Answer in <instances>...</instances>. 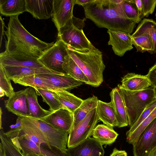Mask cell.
<instances>
[{
	"instance_id": "83f0119b",
	"label": "cell",
	"mask_w": 156,
	"mask_h": 156,
	"mask_svg": "<svg viewBox=\"0 0 156 156\" xmlns=\"http://www.w3.org/2000/svg\"><path fill=\"white\" fill-rule=\"evenodd\" d=\"M98 100L94 95L83 100L81 105L73 113L74 121L72 127L76 126L89 112L97 108Z\"/></svg>"
},
{
	"instance_id": "d590c367",
	"label": "cell",
	"mask_w": 156,
	"mask_h": 156,
	"mask_svg": "<svg viewBox=\"0 0 156 156\" xmlns=\"http://www.w3.org/2000/svg\"><path fill=\"white\" fill-rule=\"evenodd\" d=\"M122 6L128 18L136 23H138L141 21L143 17L134 4L127 2L126 0H123Z\"/></svg>"
},
{
	"instance_id": "277c9868",
	"label": "cell",
	"mask_w": 156,
	"mask_h": 156,
	"mask_svg": "<svg viewBox=\"0 0 156 156\" xmlns=\"http://www.w3.org/2000/svg\"><path fill=\"white\" fill-rule=\"evenodd\" d=\"M117 87L124 99L130 128L147 107L156 98L153 88L149 87L142 90L131 91L125 89L120 84Z\"/></svg>"
},
{
	"instance_id": "d6a6232c",
	"label": "cell",
	"mask_w": 156,
	"mask_h": 156,
	"mask_svg": "<svg viewBox=\"0 0 156 156\" xmlns=\"http://www.w3.org/2000/svg\"><path fill=\"white\" fill-rule=\"evenodd\" d=\"M132 37L133 44L137 51L141 52L147 51L151 54L154 53L153 42L150 35L145 34Z\"/></svg>"
},
{
	"instance_id": "ac0fdd59",
	"label": "cell",
	"mask_w": 156,
	"mask_h": 156,
	"mask_svg": "<svg viewBox=\"0 0 156 156\" xmlns=\"http://www.w3.org/2000/svg\"><path fill=\"white\" fill-rule=\"evenodd\" d=\"M37 75L59 90H69L84 83L75 79L66 74L46 73L37 74Z\"/></svg>"
},
{
	"instance_id": "7c38bea8",
	"label": "cell",
	"mask_w": 156,
	"mask_h": 156,
	"mask_svg": "<svg viewBox=\"0 0 156 156\" xmlns=\"http://www.w3.org/2000/svg\"><path fill=\"white\" fill-rule=\"evenodd\" d=\"M109 36L108 44L112 46L115 54L120 57L123 56L125 53L133 48L131 35L125 32L108 30Z\"/></svg>"
},
{
	"instance_id": "52a82bcc",
	"label": "cell",
	"mask_w": 156,
	"mask_h": 156,
	"mask_svg": "<svg viewBox=\"0 0 156 156\" xmlns=\"http://www.w3.org/2000/svg\"><path fill=\"white\" fill-rule=\"evenodd\" d=\"M67 47L63 41L57 38L54 44L46 50L38 60L47 68L65 74L62 65L65 57L68 55Z\"/></svg>"
},
{
	"instance_id": "bcb514c9",
	"label": "cell",
	"mask_w": 156,
	"mask_h": 156,
	"mask_svg": "<svg viewBox=\"0 0 156 156\" xmlns=\"http://www.w3.org/2000/svg\"><path fill=\"white\" fill-rule=\"evenodd\" d=\"M148 156H156V147L151 151Z\"/></svg>"
},
{
	"instance_id": "f907efd6",
	"label": "cell",
	"mask_w": 156,
	"mask_h": 156,
	"mask_svg": "<svg viewBox=\"0 0 156 156\" xmlns=\"http://www.w3.org/2000/svg\"><path fill=\"white\" fill-rule=\"evenodd\" d=\"M155 15L156 19V13H155Z\"/></svg>"
},
{
	"instance_id": "4dcf8cb0",
	"label": "cell",
	"mask_w": 156,
	"mask_h": 156,
	"mask_svg": "<svg viewBox=\"0 0 156 156\" xmlns=\"http://www.w3.org/2000/svg\"><path fill=\"white\" fill-rule=\"evenodd\" d=\"M0 138V156H23L20 150L3 130L1 131Z\"/></svg>"
},
{
	"instance_id": "5bb4252c",
	"label": "cell",
	"mask_w": 156,
	"mask_h": 156,
	"mask_svg": "<svg viewBox=\"0 0 156 156\" xmlns=\"http://www.w3.org/2000/svg\"><path fill=\"white\" fill-rule=\"evenodd\" d=\"M5 105L8 111L18 116L30 118L26 89L16 92L12 96L5 101Z\"/></svg>"
},
{
	"instance_id": "cb8c5ba5",
	"label": "cell",
	"mask_w": 156,
	"mask_h": 156,
	"mask_svg": "<svg viewBox=\"0 0 156 156\" xmlns=\"http://www.w3.org/2000/svg\"><path fill=\"white\" fill-rule=\"evenodd\" d=\"M96 109L99 120L107 126L117 127L116 114L111 102L106 103L99 100Z\"/></svg>"
},
{
	"instance_id": "74e56055",
	"label": "cell",
	"mask_w": 156,
	"mask_h": 156,
	"mask_svg": "<svg viewBox=\"0 0 156 156\" xmlns=\"http://www.w3.org/2000/svg\"><path fill=\"white\" fill-rule=\"evenodd\" d=\"M10 81L7 77L2 66L0 65V88L4 90L5 95L9 98L12 96L15 92Z\"/></svg>"
},
{
	"instance_id": "5b68a950",
	"label": "cell",
	"mask_w": 156,
	"mask_h": 156,
	"mask_svg": "<svg viewBox=\"0 0 156 156\" xmlns=\"http://www.w3.org/2000/svg\"><path fill=\"white\" fill-rule=\"evenodd\" d=\"M85 20V18L81 19L73 16L58 31V39L74 49L82 50L95 48L83 31Z\"/></svg>"
},
{
	"instance_id": "9a60e30c",
	"label": "cell",
	"mask_w": 156,
	"mask_h": 156,
	"mask_svg": "<svg viewBox=\"0 0 156 156\" xmlns=\"http://www.w3.org/2000/svg\"><path fill=\"white\" fill-rule=\"evenodd\" d=\"M67 149L70 156H104L105 153L102 145L91 137L78 145Z\"/></svg>"
},
{
	"instance_id": "8992f818",
	"label": "cell",
	"mask_w": 156,
	"mask_h": 156,
	"mask_svg": "<svg viewBox=\"0 0 156 156\" xmlns=\"http://www.w3.org/2000/svg\"><path fill=\"white\" fill-rule=\"evenodd\" d=\"M99 120L96 108L89 112L76 126L72 128L69 135L68 148L76 146L90 137Z\"/></svg>"
},
{
	"instance_id": "f1b7e54d",
	"label": "cell",
	"mask_w": 156,
	"mask_h": 156,
	"mask_svg": "<svg viewBox=\"0 0 156 156\" xmlns=\"http://www.w3.org/2000/svg\"><path fill=\"white\" fill-rule=\"evenodd\" d=\"M62 67L66 74L76 80L89 84L87 77L69 54L65 57Z\"/></svg>"
},
{
	"instance_id": "e0dca14e",
	"label": "cell",
	"mask_w": 156,
	"mask_h": 156,
	"mask_svg": "<svg viewBox=\"0 0 156 156\" xmlns=\"http://www.w3.org/2000/svg\"><path fill=\"white\" fill-rule=\"evenodd\" d=\"M0 65L2 66L7 78L13 81L34 75L46 73L63 74L50 70L45 67L34 68Z\"/></svg>"
},
{
	"instance_id": "9c48e42d",
	"label": "cell",
	"mask_w": 156,
	"mask_h": 156,
	"mask_svg": "<svg viewBox=\"0 0 156 156\" xmlns=\"http://www.w3.org/2000/svg\"><path fill=\"white\" fill-rule=\"evenodd\" d=\"M49 145L64 152H67L69 133L56 129L41 120L35 119Z\"/></svg>"
},
{
	"instance_id": "6da1fadb",
	"label": "cell",
	"mask_w": 156,
	"mask_h": 156,
	"mask_svg": "<svg viewBox=\"0 0 156 156\" xmlns=\"http://www.w3.org/2000/svg\"><path fill=\"white\" fill-rule=\"evenodd\" d=\"M123 0H93L83 7L85 18L99 28L130 34L136 23L128 18L122 8Z\"/></svg>"
},
{
	"instance_id": "f35d334b",
	"label": "cell",
	"mask_w": 156,
	"mask_h": 156,
	"mask_svg": "<svg viewBox=\"0 0 156 156\" xmlns=\"http://www.w3.org/2000/svg\"><path fill=\"white\" fill-rule=\"evenodd\" d=\"M11 130L5 132V134L10 139L18 137L20 134L22 129V121L21 117L18 116L15 125L10 126Z\"/></svg>"
},
{
	"instance_id": "44dd1931",
	"label": "cell",
	"mask_w": 156,
	"mask_h": 156,
	"mask_svg": "<svg viewBox=\"0 0 156 156\" xmlns=\"http://www.w3.org/2000/svg\"><path fill=\"white\" fill-rule=\"evenodd\" d=\"M111 102L114 108L118 122L117 127L121 128L129 125L127 110L123 98L119 88L116 87L110 93Z\"/></svg>"
},
{
	"instance_id": "484cf974",
	"label": "cell",
	"mask_w": 156,
	"mask_h": 156,
	"mask_svg": "<svg viewBox=\"0 0 156 156\" xmlns=\"http://www.w3.org/2000/svg\"><path fill=\"white\" fill-rule=\"evenodd\" d=\"M55 97L62 105V108L73 113L80 106L83 100L65 90L53 91Z\"/></svg>"
},
{
	"instance_id": "b9f144b4",
	"label": "cell",
	"mask_w": 156,
	"mask_h": 156,
	"mask_svg": "<svg viewBox=\"0 0 156 156\" xmlns=\"http://www.w3.org/2000/svg\"><path fill=\"white\" fill-rule=\"evenodd\" d=\"M126 0L128 2L134 4L140 13L142 17H144L141 0Z\"/></svg>"
},
{
	"instance_id": "7dc6e473",
	"label": "cell",
	"mask_w": 156,
	"mask_h": 156,
	"mask_svg": "<svg viewBox=\"0 0 156 156\" xmlns=\"http://www.w3.org/2000/svg\"><path fill=\"white\" fill-rule=\"evenodd\" d=\"M23 156H47L39 155L35 153H30L28 154H23Z\"/></svg>"
},
{
	"instance_id": "f6af8a7d",
	"label": "cell",
	"mask_w": 156,
	"mask_h": 156,
	"mask_svg": "<svg viewBox=\"0 0 156 156\" xmlns=\"http://www.w3.org/2000/svg\"><path fill=\"white\" fill-rule=\"evenodd\" d=\"M0 37H1V43H0V46H1L2 41L3 35H4V33H5V31L4 30V27L5 26L4 22L1 16L0 17Z\"/></svg>"
},
{
	"instance_id": "4fadbf2b",
	"label": "cell",
	"mask_w": 156,
	"mask_h": 156,
	"mask_svg": "<svg viewBox=\"0 0 156 156\" xmlns=\"http://www.w3.org/2000/svg\"><path fill=\"white\" fill-rule=\"evenodd\" d=\"M40 120L56 129L69 133L73 123V115L69 110L61 108Z\"/></svg>"
},
{
	"instance_id": "c3c4849f",
	"label": "cell",
	"mask_w": 156,
	"mask_h": 156,
	"mask_svg": "<svg viewBox=\"0 0 156 156\" xmlns=\"http://www.w3.org/2000/svg\"><path fill=\"white\" fill-rule=\"evenodd\" d=\"M0 97H3L5 95L4 90L1 88H0Z\"/></svg>"
},
{
	"instance_id": "836d02e7",
	"label": "cell",
	"mask_w": 156,
	"mask_h": 156,
	"mask_svg": "<svg viewBox=\"0 0 156 156\" xmlns=\"http://www.w3.org/2000/svg\"><path fill=\"white\" fill-rule=\"evenodd\" d=\"M156 118V107L132 133L126 136L127 142L133 145L145 129Z\"/></svg>"
},
{
	"instance_id": "d4e9b609",
	"label": "cell",
	"mask_w": 156,
	"mask_h": 156,
	"mask_svg": "<svg viewBox=\"0 0 156 156\" xmlns=\"http://www.w3.org/2000/svg\"><path fill=\"white\" fill-rule=\"evenodd\" d=\"M118 135L112 127L102 124L96 126L92 135L102 145L111 144L115 142Z\"/></svg>"
},
{
	"instance_id": "8fae6325",
	"label": "cell",
	"mask_w": 156,
	"mask_h": 156,
	"mask_svg": "<svg viewBox=\"0 0 156 156\" xmlns=\"http://www.w3.org/2000/svg\"><path fill=\"white\" fill-rule=\"evenodd\" d=\"M75 0H54L52 20L58 31L73 16Z\"/></svg>"
},
{
	"instance_id": "3957f363",
	"label": "cell",
	"mask_w": 156,
	"mask_h": 156,
	"mask_svg": "<svg viewBox=\"0 0 156 156\" xmlns=\"http://www.w3.org/2000/svg\"><path fill=\"white\" fill-rule=\"evenodd\" d=\"M67 46L68 54L87 77L89 85L99 86L103 82V73L105 67L102 52L96 48L80 50Z\"/></svg>"
},
{
	"instance_id": "2e32d148",
	"label": "cell",
	"mask_w": 156,
	"mask_h": 156,
	"mask_svg": "<svg viewBox=\"0 0 156 156\" xmlns=\"http://www.w3.org/2000/svg\"><path fill=\"white\" fill-rule=\"evenodd\" d=\"M0 64L34 68L45 67L37 58L23 55L7 54L4 52L0 54Z\"/></svg>"
},
{
	"instance_id": "ffe728a7",
	"label": "cell",
	"mask_w": 156,
	"mask_h": 156,
	"mask_svg": "<svg viewBox=\"0 0 156 156\" xmlns=\"http://www.w3.org/2000/svg\"><path fill=\"white\" fill-rule=\"evenodd\" d=\"M22 121V129L19 135L24 134L38 146L47 145L51 148L35 120L31 118L21 117Z\"/></svg>"
},
{
	"instance_id": "ab89813d",
	"label": "cell",
	"mask_w": 156,
	"mask_h": 156,
	"mask_svg": "<svg viewBox=\"0 0 156 156\" xmlns=\"http://www.w3.org/2000/svg\"><path fill=\"white\" fill-rule=\"evenodd\" d=\"M144 17H148L154 11L156 0H141Z\"/></svg>"
},
{
	"instance_id": "e575fe53",
	"label": "cell",
	"mask_w": 156,
	"mask_h": 156,
	"mask_svg": "<svg viewBox=\"0 0 156 156\" xmlns=\"http://www.w3.org/2000/svg\"><path fill=\"white\" fill-rule=\"evenodd\" d=\"M37 94L41 95L43 101L49 106V110L55 112L61 108V104L55 96L53 91L39 89H34Z\"/></svg>"
},
{
	"instance_id": "ba28073f",
	"label": "cell",
	"mask_w": 156,
	"mask_h": 156,
	"mask_svg": "<svg viewBox=\"0 0 156 156\" xmlns=\"http://www.w3.org/2000/svg\"><path fill=\"white\" fill-rule=\"evenodd\" d=\"M22 151L23 154L35 153L47 156H70L68 152H64L54 147L47 145L38 146L24 134L11 139Z\"/></svg>"
},
{
	"instance_id": "60d3db41",
	"label": "cell",
	"mask_w": 156,
	"mask_h": 156,
	"mask_svg": "<svg viewBox=\"0 0 156 156\" xmlns=\"http://www.w3.org/2000/svg\"><path fill=\"white\" fill-rule=\"evenodd\" d=\"M146 76L150 81L151 86L153 87L156 86V62L149 69Z\"/></svg>"
},
{
	"instance_id": "681fc988",
	"label": "cell",
	"mask_w": 156,
	"mask_h": 156,
	"mask_svg": "<svg viewBox=\"0 0 156 156\" xmlns=\"http://www.w3.org/2000/svg\"><path fill=\"white\" fill-rule=\"evenodd\" d=\"M154 91V94L155 97L156 98V86L153 87Z\"/></svg>"
},
{
	"instance_id": "1f68e13d",
	"label": "cell",
	"mask_w": 156,
	"mask_h": 156,
	"mask_svg": "<svg viewBox=\"0 0 156 156\" xmlns=\"http://www.w3.org/2000/svg\"><path fill=\"white\" fill-rule=\"evenodd\" d=\"M148 34L151 37L154 47V53H156V22L152 19L144 18L138 26L133 37Z\"/></svg>"
},
{
	"instance_id": "603a6c76",
	"label": "cell",
	"mask_w": 156,
	"mask_h": 156,
	"mask_svg": "<svg viewBox=\"0 0 156 156\" xmlns=\"http://www.w3.org/2000/svg\"><path fill=\"white\" fill-rule=\"evenodd\" d=\"M27 100L30 118L36 120L42 119L54 112L42 108L37 101V96L34 89L29 87L26 89Z\"/></svg>"
},
{
	"instance_id": "30bf717a",
	"label": "cell",
	"mask_w": 156,
	"mask_h": 156,
	"mask_svg": "<svg viewBox=\"0 0 156 156\" xmlns=\"http://www.w3.org/2000/svg\"><path fill=\"white\" fill-rule=\"evenodd\" d=\"M156 147V118L147 127L133 145L134 156H148Z\"/></svg>"
},
{
	"instance_id": "7402d4cb",
	"label": "cell",
	"mask_w": 156,
	"mask_h": 156,
	"mask_svg": "<svg viewBox=\"0 0 156 156\" xmlns=\"http://www.w3.org/2000/svg\"><path fill=\"white\" fill-rule=\"evenodd\" d=\"M121 85L126 90L136 91L148 88L151 84L146 75L129 73L122 78Z\"/></svg>"
},
{
	"instance_id": "ee69618b",
	"label": "cell",
	"mask_w": 156,
	"mask_h": 156,
	"mask_svg": "<svg viewBox=\"0 0 156 156\" xmlns=\"http://www.w3.org/2000/svg\"><path fill=\"white\" fill-rule=\"evenodd\" d=\"M93 0H75V4L82 5L83 7L92 2Z\"/></svg>"
},
{
	"instance_id": "7a4b0ae2",
	"label": "cell",
	"mask_w": 156,
	"mask_h": 156,
	"mask_svg": "<svg viewBox=\"0 0 156 156\" xmlns=\"http://www.w3.org/2000/svg\"><path fill=\"white\" fill-rule=\"evenodd\" d=\"M5 34V53L23 55L39 58L54 44L42 41L32 35L20 23L18 16L10 17Z\"/></svg>"
},
{
	"instance_id": "8d00e7d4",
	"label": "cell",
	"mask_w": 156,
	"mask_h": 156,
	"mask_svg": "<svg viewBox=\"0 0 156 156\" xmlns=\"http://www.w3.org/2000/svg\"><path fill=\"white\" fill-rule=\"evenodd\" d=\"M156 107V98L147 107L136 121L127 131L126 136L132 133L148 117Z\"/></svg>"
},
{
	"instance_id": "f546056e",
	"label": "cell",
	"mask_w": 156,
	"mask_h": 156,
	"mask_svg": "<svg viewBox=\"0 0 156 156\" xmlns=\"http://www.w3.org/2000/svg\"><path fill=\"white\" fill-rule=\"evenodd\" d=\"M13 81L15 83H18L25 86L31 87L35 89H39L52 91L59 90L47 83L37 75L29 76Z\"/></svg>"
},
{
	"instance_id": "7bdbcfd3",
	"label": "cell",
	"mask_w": 156,
	"mask_h": 156,
	"mask_svg": "<svg viewBox=\"0 0 156 156\" xmlns=\"http://www.w3.org/2000/svg\"><path fill=\"white\" fill-rule=\"evenodd\" d=\"M110 156H127V153L125 151L119 150L115 148Z\"/></svg>"
},
{
	"instance_id": "4316f807",
	"label": "cell",
	"mask_w": 156,
	"mask_h": 156,
	"mask_svg": "<svg viewBox=\"0 0 156 156\" xmlns=\"http://www.w3.org/2000/svg\"><path fill=\"white\" fill-rule=\"evenodd\" d=\"M25 12V0H0V12L2 16H19Z\"/></svg>"
},
{
	"instance_id": "d6986e66",
	"label": "cell",
	"mask_w": 156,
	"mask_h": 156,
	"mask_svg": "<svg viewBox=\"0 0 156 156\" xmlns=\"http://www.w3.org/2000/svg\"><path fill=\"white\" fill-rule=\"evenodd\" d=\"M26 12L33 17L46 20L52 17L54 0H25Z\"/></svg>"
}]
</instances>
